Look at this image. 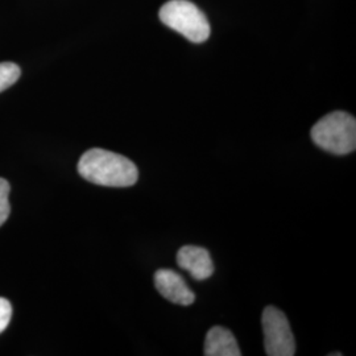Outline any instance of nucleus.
Returning <instances> with one entry per match:
<instances>
[{"mask_svg":"<svg viewBox=\"0 0 356 356\" xmlns=\"http://www.w3.org/2000/svg\"><path fill=\"white\" fill-rule=\"evenodd\" d=\"M10 193H11V186L8 181L4 178H0V226L4 225V222L11 214V204L8 200Z\"/></svg>","mask_w":356,"mask_h":356,"instance_id":"nucleus-9","label":"nucleus"},{"mask_svg":"<svg viewBox=\"0 0 356 356\" xmlns=\"http://www.w3.org/2000/svg\"><path fill=\"white\" fill-rule=\"evenodd\" d=\"M160 20L165 26L200 44L210 36V24L204 13L189 0H169L160 8Z\"/></svg>","mask_w":356,"mask_h":356,"instance_id":"nucleus-3","label":"nucleus"},{"mask_svg":"<svg viewBox=\"0 0 356 356\" xmlns=\"http://www.w3.org/2000/svg\"><path fill=\"white\" fill-rule=\"evenodd\" d=\"M22 70L13 63H0V92L11 88L20 78Z\"/></svg>","mask_w":356,"mask_h":356,"instance_id":"nucleus-8","label":"nucleus"},{"mask_svg":"<svg viewBox=\"0 0 356 356\" xmlns=\"http://www.w3.org/2000/svg\"><path fill=\"white\" fill-rule=\"evenodd\" d=\"M78 173L89 182L110 188H128L139 178L138 166L129 159L101 148H92L82 154Z\"/></svg>","mask_w":356,"mask_h":356,"instance_id":"nucleus-1","label":"nucleus"},{"mask_svg":"<svg viewBox=\"0 0 356 356\" xmlns=\"http://www.w3.org/2000/svg\"><path fill=\"white\" fill-rule=\"evenodd\" d=\"M204 354L206 356L242 355L234 334L222 326L211 327L206 334Z\"/></svg>","mask_w":356,"mask_h":356,"instance_id":"nucleus-7","label":"nucleus"},{"mask_svg":"<svg viewBox=\"0 0 356 356\" xmlns=\"http://www.w3.org/2000/svg\"><path fill=\"white\" fill-rule=\"evenodd\" d=\"M177 263L179 267L186 269L195 280H206L214 273L211 256L202 247L184 245L178 251Z\"/></svg>","mask_w":356,"mask_h":356,"instance_id":"nucleus-6","label":"nucleus"},{"mask_svg":"<svg viewBox=\"0 0 356 356\" xmlns=\"http://www.w3.org/2000/svg\"><path fill=\"white\" fill-rule=\"evenodd\" d=\"M264 331V348L269 356H293L296 341L285 314L275 306H268L261 317Z\"/></svg>","mask_w":356,"mask_h":356,"instance_id":"nucleus-4","label":"nucleus"},{"mask_svg":"<svg viewBox=\"0 0 356 356\" xmlns=\"http://www.w3.org/2000/svg\"><path fill=\"white\" fill-rule=\"evenodd\" d=\"M13 318V306L11 302L3 297H0V332L7 329Z\"/></svg>","mask_w":356,"mask_h":356,"instance_id":"nucleus-10","label":"nucleus"},{"mask_svg":"<svg viewBox=\"0 0 356 356\" xmlns=\"http://www.w3.org/2000/svg\"><path fill=\"white\" fill-rule=\"evenodd\" d=\"M154 286L164 298L176 305H193L195 301V296L188 284L172 269H159L154 273Z\"/></svg>","mask_w":356,"mask_h":356,"instance_id":"nucleus-5","label":"nucleus"},{"mask_svg":"<svg viewBox=\"0 0 356 356\" xmlns=\"http://www.w3.org/2000/svg\"><path fill=\"white\" fill-rule=\"evenodd\" d=\"M312 139L326 152L348 154L356 147V120L353 115L335 111L319 119L312 128Z\"/></svg>","mask_w":356,"mask_h":356,"instance_id":"nucleus-2","label":"nucleus"}]
</instances>
